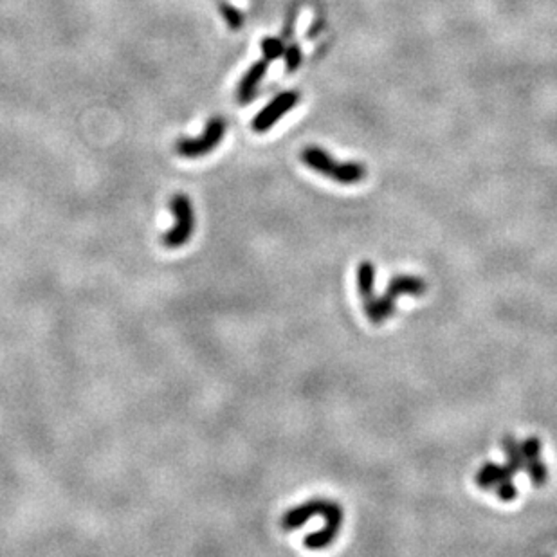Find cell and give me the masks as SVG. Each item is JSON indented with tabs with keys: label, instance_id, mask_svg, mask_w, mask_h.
<instances>
[{
	"label": "cell",
	"instance_id": "cell-1",
	"mask_svg": "<svg viewBox=\"0 0 557 557\" xmlns=\"http://www.w3.org/2000/svg\"><path fill=\"white\" fill-rule=\"evenodd\" d=\"M300 157L310 170L318 171V174L332 178L337 184H344V186L361 183V181H365L366 174H368L363 162L335 161L334 157L321 146H307V148H303Z\"/></svg>",
	"mask_w": 557,
	"mask_h": 557
},
{
	"label": "cell",
	"instance_id": "cell-2",
	"mask_svg": "<svg viewBox=\"0 0 557 557\" xmlns=\"http://www.w3.org/2000/svg\"><path fill=\"white\" fill-rule=\"evenodd\" d=\"M170 211L175 217V226L165 233L162 245L168 249H178L186 245L195 233V209L190 197L175 193L170 199Z\"/></svg>",
	"mask_w": 557,
	"mask_h": 557
},
{
	"label": "cell",
	"instance_id": "cell-3",
	"mask_svg": "<svg viewBox=\"0 0 557 557\" xmlns=\"http://www.w3.org/2000/svg\"><path fill=\"white\" fill-rule=\"evenodd\" d=\"M226 128V119L215 116L206 123V128L201 135L181 137L175 143V152L184 159H199V157L209 155L215 148H218V144L222 143Z\"/></svg>",
	"mask_w": 557,
	"mask_h": 557
},
{
	"label": "cell",
	"instance_id": "cell-4",
	"mask_svg": "<svg viewBox=\"0 0 557 557\" xmlns=\"http://www.w3.org/2000/svg\"><path fill=\"white\" fill-rule=\"evenodd\" d=\"M300 101V92L298 91H285L280 92L278 96L273 98L269 103L260 110L251 121V130L257 132V134H266L269 132L270 128L275 127L276 123L285 116V114L291 112L294 107Z\"/></svg>",
	"mask_w": 557,
	"mask_h": 557
},
{
	"label": "cell",
	"instance_id": "cell-5",
	"mask_svg": "<svg viewBox=\"0 0 557 557\" xmlns=\"http://www.w3.org/2000/svg\"><path fill=\"white\" fill-rule=\"evenodd\" d=\"M323 518H325V527L305 537L303 543L309 550H323L334 543L335 537L339 535L341 525H343V507L337 501H328L327 509L323 512Z\"/></svg>",
	"mask_w": 557,
	"mask_h": 557
},
{
	"label": "cell",
	"instance_id": "cell-6",
	"mask_svg": "<svg viewBox=\"0 0 557 557\" xmlns=\"http://www.w3.org/2000/svg\"><path fill=\"white\" fill-rule=\"evenodd\" d=\"M327 503L328 500H325V498H312V500L305 501L301 505L292 507L291 510L283 514L282 528L283 531H298L316 516H323V512L327 509Z\"/></svg>",
	"mask_w": 557,
	"mask_h": 557
},
{
	"label": "cell",
	"instance_id": "cell-7",
	"mask_svg": "<svg viewBox=\"0 0 557 557\" xmlns=\"http://www.w3.org/2000/svg\"><path fill=\"white\" fill-rule=\"evenodd\" d=\"M267 69H269V61L264 58V60L254 61L253 66L245 70V75L242 76L238 87H236V101H238L240 105H245L249 103V101H253L254 94H257V89L260 87V83L264 82V78H266Z\"/></svg>",
	"mask_w": 557,
	"mask_h": 557
},
{
	"label": "cell",
	"instance_id": "cell-8",
	"mask_svg": "<svg viewBox=\"0 0 557 557\" xmlns=\"http://www.w3.org/2000/svg\"><path fill=\"white\" fill-rule=\"evenodd\" d=\"M427 291V283L426 280L420 278V276L415 275H397L393 276L386 285V291L384 294L392 298H399V296H422L426 294Z\"/></svg>",
	"mask_w": 557,
	"mask_h": 557
},
{
	"label": "cell",
	"instance_id": "cell-9",
	"mask_svg": "<svg viewBox=\"0 0 557 557\" xmlns=\"http://www.w3.org/2000/svg\"><path fill=\"white\" fill-rule=\"evenodd\" d=\"M516 476V471L509 466V464H496V461H487L483 464L482 467L478 469L475 476V482L482 491H489V489H494L500 482L507 478H514Z\"/></svg>",
	"mask_w": 557,
	"mask_h": 557
},
{
	"label": "cell",
	"instance_id": "cell-10",
	"mask_svg": "<svg viewBox=\"0 0 557 557\" xmlns=\"http://www.w3.org/2000/svg\"><path fill=\"white\" fill-rule=\"evenodd\" d=\"M363 309H365L366 318L368 321L374 323V325H379V323L386 321L395 314L397 303L395 298L388 296V294H383V296H370L363 300Z\"/></svg>",
	"mask_w": 557,
	"mask_h": 557
},
{
	"label": "cell",
	"instance_id": "cell-11",
	"mask_svg": "<svg viewBox=\"0 0 557 557\" xmlns=\"http://www.w3.org/2000/svg\"><path fill=\"white\" fill-rule=\"evenodd\" d=\"M375 278H377V267H375L374 261L363 260L356 269L357 292H359L361 300L375 294Z\"/></svg>",
	"mask_w": 557,
	"mask_h": 557
},
{
	"label": "cell",
	"instance_id": "cell-12",
	"mask_svg": "<svg viewBox=\"0 0 557 557\" xmlns=\"http://www.w3.org/2000/svg\"><path fill=\"white\" fill-rule=\"evenodd\" d=\"M501 448H503V451L507 455V464L516 471V475L525 471L527 460H525V455L521 451V442H518L514 436L507 435L505 438L501 440Z\"/></svg>",
	"mask_w": 557,
	"mask_h": 557
},
{
	"label": "cell",
	"instance_id": "cell-13",
	"mask_svg": "<svg viewBox=\"0 0 557 557\" xmlns=\"http://www.w3.org/2000/svg\"><path fill=\"white\" fill-rule=\"evenodd\" d=\"M525 471H527L528 480H531L534 487H543V485H547V482H549L550 478L549 466H547L544 461H541V458L527 461Z\"/></svg>",
	"mask_w": 557,
	"mask_h": 557
},
{
	"label": "cell",
	"instance_id": "cell-14",
	"mask_svg": "<svg viewBox=\"0 0 557 557\" xmlns=\"http://www.w3.org/2000/svg\"><path fill=\"white\" fill-rule=\"evenodd\" d=\"M218 8H220V15H222V18L226 20V26L229 27L231 31H240L244 27L245 17L242 15L240 9H236L235 6L229 4V2H220Z\"/></svg>",
	"mask_w": 557,
	"mask_h": 557
},
{
	"label": "cell",
	"instance_id": "cell-15",
	"mask_svg": "<svg viewBox=\"0 0 557 557\" xmlns=\"http://www.w3.org/2000/svg\"><path fill=\"white\" fill-rule=\"evenodd\" d=\"M260 47L267 61L280 60L285 54V44L282 38H276V36H264Z\"/></svg>",
	"mask_w": 557,
	"mask_h": 557
},
{
	"label": "cell",
	"instance_id": "cell-16",
	"mask_svg": "<svg viewBox=\"0 0 557 557\" xmlns=\"http://www.w3.org/2000/svg\"><path fill=\"white\" fill-rule=\"evenodd\" d=\"M283 58H285V73H287V75H292V73H296V70L301 67L303 51H301V47L298 44H291L285 47V54H283Z\"/></svg>",
	"mask_w": 557,
	"mask_h": 557
},
{
	"label": "cell",
	"instance_id": "cell-17",
	"mask_svg": "<svg viewBox=\"0 0 557 557\" xmlns=\"http://www.w3.org/2000/svg\"><path fill=\"white\" fill-rule=\"evenodd\" d=\"M494 491H496L498 500L503 501V503H510V501L516 500L519 494L518 487L514 485L512 478H507V480H503V482L498 483L496 487H494Z\"/></svg>",
	"mask_w": 557,
	"mask_h": 557
},
{
	"label": "cell",
	"instance_id": "cell-18",
	"mask_svg": "<svg viewBox=\"0 0 557 557\" xmlns=\"http://www.w3.org/2000/svg\"><path fill=\"white\" fill-rule=\"evenodd\" d=\"M521 451L525 455V460L531 461L535 458H541V440L537 436H527L521 442Z\"/></svg>",
	"mask_w": 557,
	"mask_h": 557
}]
</instances>
